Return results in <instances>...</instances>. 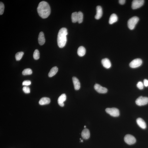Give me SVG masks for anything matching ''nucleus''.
<instances>
[{"instance_id": "obj_1", "label": "nucleus", "mask_w": 148, "mask_h": 148, "mask_svg": "<svg viewBox=\"0 0 148 148\" xmlns=\"http://www.w3.org/2000/svg\"><path fill=\"white\" fill-rule=\"evenodd\" d=\"M37 11L39 16L43 18H47L51 13V8L49 4L45 1H42L39 4Z\"/></svg>"}, {"instance_id": "obj_2", "label": "nucleus", "mask_w": 148, "mask_h": 148, "mask_svg": "<svg viewBox=\"0 0 148 148\" xmlns=\"http://www.w3.org/2000/svg\"><path fill=\"white\" fill-rule=\"evenodd\" d=\"M67 30L63 28L60 29L58 33L57 39L58 46L61 48L65 46L67 41L66 36L68 35Z\"/></svg>"}, {"instance_id": "obj_3", "label": "nucleus", "mask_w": 148, "mask_h": 148, "mask_svg": "<svg viewBox=\"0 0 148 148\" xmlns=\"http://www.w3.org/2000/svg\"><path fill=\"white\" fill-rule=\"evenodd\" d=\"M139 20V18L137 16H134L130 18L128 22V26L129 29L131 30L134 29Z\"/></svg>"}, {"instance_id": "obj_4", "label": "nucleus", "mask_w": 148, "mask_h": 148, "mask_svg": "<svg viewBox=\"0 0 148 148\" xmlns=\"http://www.w3.org/2000/svg\"><path fill=\"white\" fill-rule=\"evenodd\" d=\"M107 113L114 117H117L120 115L119 110L116 108H107L105 109Z\"/></svg>"}, {"instance_id": "obj_5", "label": "nucleus", "mask_w": 148, "mask_h": 148, "mask_svg": "<svg viewBox=\"0 0 148 148\" xmlns=\"http://www.w3.org/2000/svg\"><path fill=\"white\" fill-rule=\"evenodd\" d=\"M135 103L140 106L146 105L148 103V98L142 96L140 97L136 100Z\"/></svg>"}, {"instance_id": "obj_6", "label": "nucleus", "mask_w": 148, "mask_h": 148, "mask_svg": "<svg viewBox=\"0 0 148 148\" xmlns=\"http://www.w3.org/2000/svg\"><path fill=\"white\" fill-rule=\"evenodd\" d=\"M124 139L125 142L129 145L134 144L136 142V139L135 137L130 134L126 135Z\"/></svg>"}, {"instance_id": "obj_7", "label": "nucleus", "mask_w": 148, "mask_h": 148, "mask_svg": "<svg viewBox=\"0 0 148 148\" xmlns=\"http://www.w3.org/2000/svg\"><path fill=\"white\" fill-rule=\"evenodd\" d=\"M144 3L143 0H134L132 4V8L133 9H135L141 7Z\"/></svg>"}, {"instance_id": "obj_8", "label": "nucleus", "mask_w": 148, "mask_h": 148, "mask_svg": "<svg viewBox=\"0 0 148 148\" xmlns=\"http://www.w3.org/2000/svg\"><path fill=\"white\" fill-rule=\"evenodd\" d=\"M142 61L141 59H137L132 60L130 64V66L131 68H134L139 67L142 64Z\"/></svg>"}, {"instance_id": "obj_9", "label": "nucleus", "mask_w": 148, "mask_h": 148, "mask_svg": "<svg viewBox=\"0 0 148 148\" xmlns=\"http://www.w3.org/2000/svg\"><path fill=\"white\" fill-rule=\"evenodd\" d=\"M94 88L97 92L101 93H107L108 89L105 87L101 86L99 84H95L94 86Z\"/></svg>"}, {"instance_id": "obj_10", "label": "nucleus", "mask_w": 148, "mask_h": 148, "mask_svg": "<svg viewBox=\"0 0 148 148\" xmlns=\"http://www.w3.org/2000/svg\"><path fill=\"white\" fill-rule=\"evenodd\" d=\"M66 96L65 94H62L59 98L58 102L59 105L61 107H63L64 106V102L66 100Z\"/></svg>"}, {"instance_id": "obj_11", "label": "nucleus", "mask_w": 148, "mask_h": 148, "mask_svg": "<svg viewBox=\"0 0 148 148\" xmlns=\"http://www.w3.org/2000/svg\"><path fill=\"white\" fill-rule=\"evenodd\" d=\"M97 13L95 18L97 20L99 19L102 17L103 14L102 9L101 6H97L96 7Z\"/></svg>"}, {"instance_id": "obj_12", "label": "nucleus", "mask_w": 148, "mask_h": 148, "mask_svg": "<svg viewBox=\"0 0 148 148\" xmlns=\"http://www.w3.org/2000/svg\"><path fill=\"white\" fill-rule=\"evenodd\" d=\"M73 83L74 89L76 90H78L80 89V84L78 79L76 77H73L72 78Z\"/></svg>"}, {"instance_id": "obj_13", "label": "nucleus", "mask_w": 148, "mask_h": 148, "mask_svg": "<svg viewBox=\"0 0 148 148\" xmlns=\"http://www.w3.org/2000/svg\"><path fill=\"white\" fill-rule=\"evenodd\" d=\"M136 122L137 124L142 129H144L147 127L146 124L142 118H139L137 119Z\"/></svg>"}, {"instance_id": "obj_14", "label": "nucleus", "mask_w": 148, "mask_h": 148, "mask_svg": "<svg viewBox=\"0 0 148 148\" xmlns=\"http://www.w3.org/2000/svg\"><path fill=\"white\" fill-rule=\"evenodd\" d=\"M101 63L104 67L109 69L111 67V64L109 60L107 58H105L102 60Z\"/></svg>"}, {"instance_id": "obj_15", "label": "nucleus", "mask_w": 148, "mask_h": 148, "mask_svg": "<svg viewBox=\"0 0 148 148\" xmlns=\"http://www.w3.org/2000/svg\"><path fill=\"white\" fill-rule=\"evenodd\" d=\"M38 42L39 44L42 45L45 42V39L44 34L42 32L39 33L38 37Z\"/></svg>"}, {"instance_id": "obj_16", "label": "nucleus", "mask_w": 148, "mask_h": 148, "mask_svg": "<svg viewBox=\"0 0 148 148\" xmlns=\"http://www.w3.org/2000/svg\"><path fill=\"white\" fill-rule=\"evenodd\" d=\"M81 135L83 139H88L90 136V133L89 130L88 129H85L82 131L81 133Z\"/></svg>"}, {"instance_id": "obj_17", "label": "nucleus", "mask_w": 148, "mask_h": 148, "mask_svg": "<svg viewBox=\"0 0 148 148\" xmlns=\"http://www.w3.org/2000/svg\"><path fill=\"white\" fill-rule=\"evenodd\" d=\"M50 99L49 98L44 97L39 100V105H47L50 102Z\"/></svg>"}, {"instance_id": "obj_18", "label": "nucleus", "mask_w": 148, "mask_h": 148, "mask_svg": "<svg viewBox=\"0 0 148 148\" xmlns=\"http://www.w3.org/2000/svg\"><path fill=\"white\" fill-rule=\"evenodd\" d=\"M118 18L116 15L115 14H112L110 16L109 20V23L111 24L117 21Z\"/></svg>"}, {"instance_id": "obj_19", "label": "nucleus", "mask_w": 148, "mask_h": 148, "mask_svg": "<svg viewBox=\"0 0 148 148\" xmlns=\"http://www.w3.org/2000/svg\"><path fill=\"white\" fill-rule=\"evenodd\" d=\"M86 50L85 48L83 46L79 47L78 51V55L80 57L84 56L86 53Z\"/></svg>"}, {"instance_id": "obj_20", "label": "nucleus", "mask_w": 148, "mask_h": 148, "mask_svg": "<svg viewBox=\"0 0 148 148\" xmlns=\"http://www.w3.org/2000/svg\"><path fill=\"white\" fill-rule=\"evenodd\" d=\"M58 70V69L57 67L55 66L52 68L50 70L48 74V76L50 78L55 76L57 73Z\"/></svg>"}, {"instance_id": "obj_21", "label": "nucleus", "mask_w": 148, "mask_h": 148, "mask_svg": "<svg viewBox=\"0 0 148 148\" xmlns=\"http://www.w3.org/2000/svg\"><path fill=\"white\" fill-rule=\"evenodd\" d=\"M71 18L73 23H76L78 22V12H75L72 14Z\"/></svg>"}, {"instance_id": "obj_22", "label": "nucleus", "mask_w": 148, "mask_h": 148, "mask_svg": "<svg viewBox=\"0 0 148 148\" xmlns=\"http://www.w3.org/2000/svg\"><path fill=\"white\" fill-rule=\"evenodd\" d=\"M24 53L23 52H18L16 53L15 55L16 59L17 61H19L22 59L24 55Z\"/></svg>"}, {"instance_id": "obj_23", "label": "nucleus", "mask_w": 148, "mask_h": 148, "mask_svg": "<svg viewBox=\"0 0 148 148\" xmlns=\"http://www.w3.org/2000/svg\"><path fill=\"white\" fill-rule=\"evenodd\" d=\"M32 71L30 69L27 68L23 71L22 74L23 75L26 76L31 75L32 74Z\"/></svg>"}, {"instance_id": "obj_24", "label": "nucleus", "mask_w": 148, "mask_h": 148, "mask_svg": "<svg viewBox=\"0 0 148 148\" xmlns=\"http://www.w3.org/2000/svg\"><path fill=\"white\" fill-rule=\"evenodd\" d=\"M83 14L82 12L79 11L78 12V22L79 23H82L83 21Z\"/></svg>"}, {"instance_id": "obj_25", "label": "nucleus", "mask_w": 148, "mask_h": 148, "mask_svg": "<svg viewBox=\"0 0 148 148\" xmlns=\"http://www.w3.org/2000/svg\"><path fill=\"white\" fill-rule=\"evenodd\" d=\"M33 57L35 60H38L39 58V53L38 49L35 50L33 54Z\"/></svg>"}, {"instance_id": "obj_26", "label": "nucleus", "mask_w": 148, "mask_h": 148, "mask_svg": "<svg viewBox=\"0 0 148 148\" xmlns=\"http://www.w3.org/2000/svg\"><path fill=\"white\" fill-rule=\"evenodd\" d=\"M4 8H5V6H4V4L0 2V15H2L3 14Z\"/></svg>"}, {"instance_id": "obj_27", "label": "nucleus", "mask_w": 148, "mask_h": 148, "mask_svg": "<svg viewBox=\"0 0 148 148\" xmlns=\"http://www.w3.org/2000/svg\"><path fill=\"white\" fill-rule=\"evenodd\" d=\"M144 85L142 82H139L137 83V86L139 89L141 90L143 88Z\"/></svg>"}, {"instance_id": "obj_28", "label": "nucleus", "mask_w": 148, "mask_h": 148, "mask_svg": "<svg viewBox=\"0 0 148 148\" xmlns=\"http://www.w3.org/2000/svg\"><path fill=\"white\" fill-rule=\"evenodd\" d=\"M23 90L24 92L26 93H29L30 92V89L29 87L27 86H24L23 87Z\"/></svg>"}, {"instance_id": "obj_29", "label": "nucleus", "mask_w": 148, "mask_h": 148, "mask_svg": "<svg viewBox=\"0 0 148 148\" xmlns=\"http://www.w3.org/2000/svg\"><path fill=\"white\" fill-rule=\"evenodd\" d=\"M31 84V81L30 80H25L23 82L22 85L25 86H28Z\"/></svg>"}, {"instance_id": "obj_30", "label": "nucleus", "mask_w": 148, "mask_h": 148, "mask_svg": "<svg viewBox=\"0 0 148 148\" xmlns=\"http://www.w3.org/2000/svg\"><path fill=\"white\" fill-rule=\"evenodd\" d=\"M144 85L145 87L148 86V80L147 79H145L144 80Z\"/></svg>"}, {"instance_id": "obj_31", "label": "nucleus", "mask_w": 148, "mask_h": 148, "mask_svg": "<svg viewBox=\"0 0 148 148\" xmlns=\"http://www.w3.org/2000/svg\"><path fill=\"white\" fill-rule=\"evenodd\" d=\"M126 0H120L119 1V2L121 5H124L125 2Z\"/></svg>"}, {"instance_id": "obj_32", "label": "nucleus", "mask_w": 148, "mask_h": 148, "mask_svg": "<svg viewBox=\"0 0 148 148\" xmlns=\"http://www.w3.org/2000/svg\"><path fill=\"white\" fill-rule=\"evenodd\" d=\"M84 127L85 128H86V126H84Z\"/></svg>"}, {"instance_id": "obj_33", "label": "nucleus", "mask_w": 148, "mask_h": 148, "mask_svg": "<svg viewBox=\"0 0 148 148\" xmlns=\"http://www.w3.org/2000/svg\"><path fill=\"white\" fill-rule=\"evenodd\" d=\"M81 142H83V140H81Z\"/></svg>"}]
</instances>
